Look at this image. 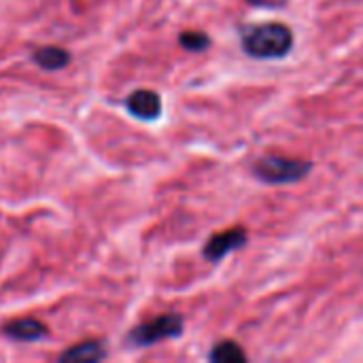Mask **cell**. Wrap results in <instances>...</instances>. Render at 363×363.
<instances>
[{
	"label": "cell",
	"mask_w": 363,
	"mask_h": 363,
	"mask_svg": "<svg viewBox=\"0 0 363 363\" xmlns=\"http://www.w3.org/2000/svg\"><path fill=\"white\" fill-rule=\"evenodd\" d=\"M179 40L189 51H202V49H206L211 45V40H208V36L204 32H183Z\"/></svg>",
	"instance_id": "30bf717a"
},
{
	"label": "cell",
	"mask_w": 363,
	"mask_h": 363,
	"mask_svg": "<svg viewBox=\"0 0 363 363\" xmlns=\"http://www.w3.org/2000/svg\"><path fill=\"white\" fill-rule=\"evenodd\" d=\"M128 111L132 115H136L138 119H157L162 113V100L155 91L151 89H136L130 98H128Z\"/></svg>",
	"instance_id": "5b68a950"
},
{
	"label": "cell",
	"mask_w": 363,
	"mask_h": 363,
	"mask_svg": "<svg viewBox=\"0 0 363 363\" xmlns=\"http://www.w3.org/2000/svg\"><path fill=\"white\" fill-rule=\"evenodd\" d=\"M242 49L257 60H281L294 49V32L285 23H264L242 34Z\"/></svg>",
	"instance_id": "6da1fadb"
},
{
	"label": "cell",
	"mask_w": 363,
	"mask_h": 363,
	"mask_svg": "<svg viewBox=\"0 0 363 363\" xmlns=\"http://www.w3.org/2000/svg\"><path fill=\"white\" fill-rule=\"evenodd\" d=\"M183 334V319L179 315H162L149 323L138 325L130 334V342L136 347H149L166 338H177Z\"/></svg>",
	"instance_id": "3957f363"
},
{
	"label": "cell",
	"mask_w": 363,
	"mask_h": 363,
	"mask_svg": "<svg viewBox=\"0 0 363 363\" xmlns=\"http://www.w3.org/2000/svg\"><path fill=\"white\" fill-rule=\"evenodd\" d=\"M211 362L242 363L247 362V355H245V351L236 342H219L213 349V353H211Z\"/></svg>",
	"instance_id": "9c48e42d"
},
{
	"label": "cell",
	"mask_w": 363,
	"mask_h": 363,
	"mask_svg": "<svg viewBox=\"0 0 363 363\" xmlns=\"http://www.w3.org/2000/svg\"><path fill=\"white\" fill-rule=\"evenodd\" d=\"M247 230L242 228H234V230H228V232H221V234H215L208 238V242L204 245V257L208 262H219L223 259L228 253L240 249L245 242H247Z\"/></svg>",
	"instance_id": "277c9868"
},
{
	"label": "cell",
	"mask_w": 363,
	"mask_h": 363,
	"mask_svg": "<svg viewBox=\"0 0 363 363\" xmlns=\"http://www.w3.org/2000/svg\"><path fill=\"white\" fill-rule=\"evenodd\" d=\"M4 336L9 338H15V340H23V342H30V340H38L43 336H47V328L36 321V319H17V321H11L4 325Z\"/></svg>",
	"instance_id": "8992f818"
},
{
	"label": "cell",
	"mask_w": 363,
	"mask_h": 363,
	"mask_svg": "<svg viewBox=\"0 0 363 363\" xmlns=\"http://www.w3.org/2000/svg\"><path fill=\"white\" fill-rule=\"evenodd\" d=\"M68 53L60 47H40L36 53H34V62L47 70H57L62 66L68 64Z\"/></svg>",
	"instance_id": "ba28073f"
},
{
	"label": "cell",
	"mask_w": 363,
	"mask_h": 363,
	"mask_svg": "<svg viewBox=\"0 0 363 363\" xmlns=\"http://www.w3.org/2000/svg\"><path fill=\"white\" fill-rule=\"evenodd\" d=\"M251 4H257V6H268V4H279V0H249Z\"/></svg>",
	"instance_id": "8fae6325"
},
{
	"label": "cell",
	"mask_w": 363,
	"mask_h": 363,
	"mask_svg": "<svg viewBox=\"0 0 363 363\" xmlns=\"http://www.w3.org/2000/svg\"><path fill=\"white\" fill-rule=\"evenodd\" d=\"M104 347L100 342H83L60 355V362H100L104 359Z\"/></svg>",
	"instance_id": "52a82bcc"
},
{
	"label": "cell",
	"mask_w": 363,
	"mask_h": 363,
	"mask_svg": "<svg viewBox=\"0 0 363 363\" xmlns=\"http://www.w3.org/2000/svg\"><path fill=\"white\" fill-rule=\"evenodd\" d=\"M313 170L311 162L304 160H291V157H279V155H268L255 162L253 174L268 183V185H287L302 181L308 172Z\"/></svg>",
	"instance_id": "7a4b0ae2"
}]
</instances>
